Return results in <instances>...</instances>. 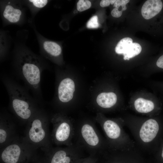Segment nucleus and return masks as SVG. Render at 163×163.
Wrapping results in <instances>:
<instances>
[{"label":"nucleus","instance_id":"f257e3e1","mask_svg":"<svg viewBox=\"0 0 163 163\" xmlns=\"http://www.w3.org/2000/svg\"><path fill=\"white\" fill-rule=\"evenodd\" d=\"M2 81L8 94L11 111L20 121L27 124L43 108V104L31 96L26 89L9 77H3Z\"/></svg>","mask_w":163,"mask_h":163},{"label":"nucleus","instance_id":"f03ea898","mask_svg":"<svg viewBox=\"0 0 163 163\" xmlns=\"http://www.w3.org/2000/svg\"><path fill=\"white\" fill-rule=\"evenodd\" d=\"M16 59L17 75L31 91L33 96L43 104L40 82L44 69L40 59L31 53L24 52L18 55Z\"/></svg>","mask_w":163,"mask_h":163},{"label":"nucleus","instance_id":"7ed1b4c3","mask_svg":"<svg viewBox=\"0 0 163 163\" xmlns=\"http://www.w3.org/2000/svg\"><path fill=\"white\" fill-rule=\"evenodd\" d=\"M50 117L43 108L39 110L27 123L24 139L45 153L52 147L49 130Z\"/></svg>","mask_w":163,"mask_h":163},{"label":"nucleus","instance_id":"20e7f679","mask_svg":"<svg viewBox=\"0 0 163 163\" xmlns=\"http://www.w3.org/2000/svg\"><path fill=\"white\" fill-rule=\"evenodd\" d=\"M75 142L89 155L99 157L103 152L104 143L96 125L91 121L85 120L75 124Z\"/></svg>","mask_w":163,"mask_h":163},{"label":"nucleus","instance_id":"39448f33","mask_svg":"<svg viewBox=\"0 0 163 163\" xmlns=\"http://www.w3.org/2000/svg\"><path fill=\"white\" fill-rule=\"evenodd\" d=\"M38 149L19 136L0 149V163H29L39 157Z\"/></svg>","mask_w":163,"mask_h":163},{"label":"nucleus","instance_id":"423d86ee","mask_svg":"<svg viewBox=\"0 0 163 163\" xmlns=\"http://www.w3.org/2000/svg\"><path fill=\"white\" fill-rule=\"evenodd\" d=\"M53 128L51 134L52 143L58 146L72 145L75 135V123L71 120L61 113L50 117Z\"/></svg>","mask_w":163,"mask_h":163},{"label":"nucleus","instance_id":"0eeeda50","mask_svg":"<svg viewBox=\"0 0 163 163\" xmlns=\"http://www.w3.org/2000/svg\"><path fill=\"white\" fill-rule=\"evenodd\" d=\"M84 150L78 143L64 147H53L45 153L47 163H75L83 157Z\"/></svg>","mask_w":163,"mask_h":163},{"label":"nucleus","instance_id":"6e6552de","mask_svg":"<svg viewBox=\"0 0 163 163\" xmlns=\"http://www.w3.org/2000/svg\"><path fill=\"white\" fill-rule=\"evenodd\" d=\"M19 136L13 119L6 111H2L0 115V149Z\"/></svg>","mask_w":163,"mask_h":163},{"label":"nucleus","instance_id":"1a4fd4ad","mask_svg":"<svg viewBox=\"0 0 163 163\" xmlns=\"http://www.w3.org/2000/svg\"><path fill=\"white\" fill-rule=\"evenodd\" d=\"M141 50L140 45L137 43H133L132 39L129 37L121 39L115 48L116 52L118 54H123L125 60H129L130 58L138 55Z\"/></svg>","mask_w":163,"mask_h":163},{"label":"nucleus","instance_id":"9d476101","mask_svg":"<svg viewBox=\"0 0 163 163\" xmlns=\"http://www.w3.org/2000/svg\"><path fill=\"white\" fill-rule=\"evenodd\" d=\"M75 90L73 80L69 78L62 79L57 88V94L59 101L62 104L68 103L72 98Z\"/></svg>","mask_w":163,"mask_h":163},{"label":"nucleus","instance_id":"9b49d317","mask_svg":"<svg viewBox=\"0 0 163 163\" xmlns=\"http://www.w3.org/2000/svg\"><path fill=\"white\" fill-rule=\"evenodd\" d=\"M159 125L153 119L146 121L142 125L139 132V136L142 140L145 142L151 141L156 137L158 131Z\"/></svg>","mask_w":163,"mask_h":163},{"label":"nucleus","instance_id":"f8f14e48","mask_svg":"<svg viewBox=\"0 0 163 163\" xmlns=\"http://www.w3.org/2000/svg\"><path fill=\"white\" fill-rule=\"evenodd\" d=\"M96 120L110 140H116L119 138L120 135L121 129L116 122L110 120H103L99 117Z\"/></svg>","mask_w":163,"mask_h":163},{"label":"nucleus","instance_id":"ddd939ff","mask_svg":"<svg viewBox=\"0 0 163 163\" xmlns=\"http://www.w3.org/2000/svg\"><path fill=\"white\" fill-rule=\"evenodd\" d=\"M162 7L163 4L161 0H147L142 7V15L145 19H150L158 14Z\"/></svg>","mask_w":163,"mask_h":163},{"label":"nucleus","instance_id":"4468645a","mask_svg":"<svg viewBox=\"0 0 163 163\" xmlns=\"http://www.w3.org/2000/svg\"><path fill=\"white\" fill-rule=\"evenodd\" d=\"M117 101L116 95L112 92H103L97 97L96 102L101 108H109L113 106Z\"/></svg>","mask_w":163,"mask_h":163},{"label":"nucleus","instance_id":"2eb2a0df","mask_svg":"<svg viewBox=\"0 0 163 163\" xmlns=\"http://www.w3.org/2000/svg\"><path fill=\"white\" fill-rule=\"evenodd\" d=\"M22 14L21 11L12 5H8L6 6L3 12L4 18L11 23L18 22Z\"/></svg>","mask_w":163,"mask_h":163},{"label":"nucleus","instance_id":"dca6fc26","mask_svg":"<svg viewBox=\"0 0 163 163\" xmlns=\"http://www.w3.org/2000/svg\"><path fill=\"white\" fill-rule=\"evenodd\" d=\"M134 106L138 112L141 113H147L153 110L154 104L150 100L139 98L135 101Z\"/></svg>","mask_w":163,"mask_h":163},{"label":"nucleus","instance_id":"f3484780","mask_svg":"<svg viewBox=\"0 0 163 163\" xmlns=\"http://www.w3.org/2000/svg\"><path fill=\"white\" fill-rule=\"evenodd\" d=\"M43 49L47 55L52 57H57L61 53L60 46L56 43L50 41L46 40L43 43Z\"/></svg>","mask_w":163,"mask_h":163},{"label":"nucleus","instance_id":"a211bd4d","mask_svg":"<svg viewBox=\"0 0 163 163\" xmlns=\"http://www.w3.org/2000/svg\"><path fill=\"white\" fill-rule=\"evenodd\" d=\"M91 6V3L88 0H80L77 3V10L79 11H83L89 8Z\"/></svg>","mask_w":163,"mask_h":163},{"label":"nucleus","instance_id":"6ab92c4d","mask_svg":"<svg viewBox=\"0 0 163 163\" xmlns=\"http://www.w3.org/2000/svg\"><path fill=\"white\" fill-rule=\"evenodd\" d=\"M98 159V157L89 155L79 159L75 163H97Z\"/></svg>","mask_w":163,"mask_h":163},{"label":"nucleus","instance_id":"aec40b11","mask_svg":"<svg viewBox=\"0 0 163 163\" xmlns=\"http://www.w3.org/2000/svg\"><path fill=\"white\" fill-rule=\"evenodd\" d=\"M87 27L88 28H96L99 27L98 18L97 16L92 17L87 24Z\"/></svg>","mask_w":163,"mask_h":163},{"label":"nucleus","instance_id":"412c9836","mask_svg":"<svg viewBox=\"0 0 163 163\" xmlns=\"http://www.w3.org/2000/svg\"><path fill=\"white\" fill-rule=\"evenodd\" d=\"M129 2V0H117L114 4V7L119 8L120 6H121V11H123L126 9V5Z\"/></svg>","mask_w":163,"mask_h":163},{"label":"nucleus","instance_id":"4be33fe9","mask_svg":"<svg viewBox=\"0 0 163 163\" xmlns=\"http://www.w3.org/2000/svg\"><path fill=\"white\" fill-rule=\"evenodd\" d=\"M29 1L31 2L34 6L39 8L44 7L48 2L46 0H30Z\"/></svg>","mask_w":163,"mask_h":163},{"label":"nucleus","instance_id":"5701e85b","mask_svg":"<svg viewBox=\"0 0 163 163\" xmlns=\"http://www.w3.org/2000/svg\"><path fill=\"white\" fill-rule=\"evenodd\" d=\"M119 8H115L111 11V15L115 18H119L122 14V11L119 10Z\"/></svg>","mask_w":163,"mask_h":163},{"label":"nucleus","instance_id":"b1692460","mask_svg":"<svg viewBox=\"0 0 163 163\" xmlns=\"http://www.w3.org/2000/svg\"><path fill=\"white\" fill-rule=\"evenodd\" d=\"M156 65L158 67L163 69V55L161 56L157 60Z\"/></svg>","mask_w":163,"mask_h":163},{"label":"nucleus","instance_id":"393cba45","mask_svg":"<svg viewBox=\"0 0 163 163\" xmlns=\"http://www.w3.org/2000/svg\"><path fill=\"white\" fill-rule=\"evenodd\" d=\"M110 4V0H102L100 2V5L102 7L108 6Z\"/></svg>","mask_w":163,"mask_h":163},{"label":"nucleus","instance_id":"a878e982","mask_svg":"<svg viewBox=\"0 0 163 163\" xmlns=\"http://www.w3.org/2000/svg\"><path fill=\"white\" fill-rule=\"evenodd\" d=\"M34 162V163H47L45 156L43 158L39 157Z\"/></svg>","mask_w":163,"mask_h":163},{"label":"nucleus","instance_id":"bb28decb","mask_svg":"<svg viewBox=\"0 0 163 163\" xmlns=\"http://www.w3.org/2000/svg\"><path fill=\"white\" fill-rule=\"evenodd\" d=\"M116 0H110V4L111 5H112L113 4H114V3H115Z\"/></svg>","mask_w":163,"mask_h":163},{"label":"nucleus","instance_id":"cd10ccee","mask_svg":"<svg viewBox=\"0 0 163 163\" xmlns=\"http://www.w3.org/2000/svg\"><path fill=\"white\" fill-rule=\"evenodd\" d=\"M161 156L163 159V147L162 150V152Z\"/></svg>","mask_w":163,"mask_h":163},{"label":"nucleus","instance_id":"c85d7f7f","mask_svg":"<svg viewBox=\"0 0 163 163\" xmlns=\"http://www.w3.org/2000/svg\"><path fill=\"white\" fill-rule=\"evenodd\" d=\"M74 13H77V11L76 10H75L74 11Z\"/></svg>","mask_w":163,"mask_h":163},{"label":"nucleus","instance_id":"c756f323","mask_svg":"<svg viewBox=\"0 0 163 163\" xmlns=\"http://www.w3.org/2000/svg\"><path fill=\"white\" fill-rule=\"evenodd\" d=\"M97 163H98V161L97 162Z\"/></svg>","mask_w":163,"mask_h":163}]
</instances>
